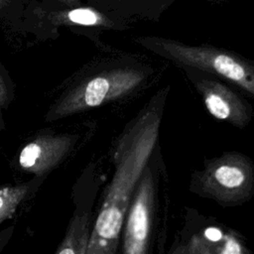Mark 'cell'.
I'll return each instance as SVG.
<instances>
[{
	"instance_id": "3957f363",
	"label": "cell",
	"mask_w": 254,
	"mask_h": 254,
	"mask_svg": "<svg viewBox=\"0 0 254 254\" xmlns=\"http://www.w3.org/2000/svg\"><path fill=\"white\" fill-rule=\"evenodd\" d=\"M145 77V72L132 67L96 73L63 95L51 108L47 120H58L117 99L133 91Z\"/></svg>"
},
{
	"instance_id": "52a82bcc",
	"label": "cell",
	"mask_w": 254,
	"mask_h": 254,
	"mask_svg": "<svg viewBox=\"0 0 254 254\" xmlns=\"http://www.w3.org/2000/svg\"><path fill=\"white\" fill-rule=\"evenodd\" d=\"M74 137L67 134L40 135L26 144L19 154V166L26 172L44 175L69 152Z\"/></svg>"
},
{
	"instance_id": "30bf717a",
	"label": "cell",
	"mask_w": 254,
	"mask_h": 254,
	"mask_svg": "<svg viewBox=\"0 0 254 254\" xmlns=\"http://www.w3.org/2000/svg\"><path fill=\"white\" fill-rule=\"evenodd\" d=\"M67 17L69 21L85 25V26H91V25H98L103 23V19L97 12L91 10V9H85V8H78L74 9L68 12Z\"/></svg>"
},
{
	"instance_id": "5bb4252c",
	"label": "cell",
	"mask_w": 254,
	"mask_h": 254,
	"mask_svg": "<svg viewBox=\"0 0 254 254\" xmlns=\"http://www.w3.org/2000/svg\"><path fill=\"white\" fill-rule=\"evenodd\" d=\"M9 2H10V0H0V10L2 8H4L5 6H7Z\"/></svg>"
},
{
	"instance_id": "7a4b0ae2",
	"label": "cell",
	"mask_w": 254,
	"mask_h": 254,
	"mask_svg": "<svg viewBox=\"0 0 254 254\" xmlns=\"http://www.w3.org/2000/svg\"><path fill=\"white\" fill-rule=\"evenodd\" d=\"M149 50L173 62L219 75L254 96V63L211 46H189L162 38H139Z\"/></svg>"
},
{
	"instance_id": "ba28073f",
	"label": "cell",
	"mask_w": 254,
	"mask_h": 254,
	"mask_svg": "<svg viewBox=\"0 0 254 254\" xmlns=\"http://www.w3.org/2000/svg\"><path fill=\"white\" fill-rule=\"evenodd\" d=\"M89 214H76L70 220L66 234L56 250L57 254H84L89 241Z\"/></svg>"
},
{
	"instance_id": "277c9868",
	"label": "cell",
	"mask_w": 254,
	"mask_h": 254,
	"mask_svg": "<svg viewBox=\"0 0 254 254\" xmlns=\"http://www.w3.org/2000/svg\"><path fill=\"white\" fill-rule=\"evenodd\" d=\"M196 190L223 203H240L254 193V166L236 152L224 153L209 161L196 175Z\"/></svg>"
},
{
	"instance_id": "9c48e42d",
	"label": "cell",
	"mask_w": 254,
	"mask_h": 254,
	"mask_svg": "<svg viewBox=\"0 0 254 254\" xmlns=\"http://www.w3.org/2000/svg\"><path fill=\"white\" fill-rule=\"evenodd\" d=\"M28 191V185L4 186L0 188V224L15 213Z\"/></svg>"
},
{
	"instance_id": "7c38bea8",
	"label": "cell",
	"mask_w": 254,
	"mask_h": 254,
	"mask_svg": "<svg viewBox=\"0 0 254 254\" xmlns=\"http://www.w3.org/2000/svg\"><path fill=\"white\" fill-rule=\"evenodd\" d=\"M11 229H12V228H10L9 230L6 229V230H4L3 232L0 233V251H1V249L3 248V246L5 245V243L9 240V234H8V233L12 231Z\"/></svg>"
},
{
	"instance_id": "8fae6325",
	"label": "cell",
	"mask_w": 254,
	"mask_h": 254,
	"mask_svg": "<svg viewBox=\"0 0 254 254\" xmlns=\"http://www.w3.org/2000/svg\"><path fill=\"white\" fill-rule=\"evenodd\" d=\"M14 95L13 86L7 73L2 69L0 65V131L4 127L3 122V111L7 108Z\"/></svg>"
},
{
	"instance_id": "8992f818",
	"label": "cell",
	"mask_w": 254,
	"mask_h": 254,
	"mask_svg": "<svg viewBox=\"0 0 254 254\" xmlns=\"http://www.w3.org/2000/svg\"><path fill=\"white\" fill-rule=\"evenodd\" d=\"M195 86L207 111L216 119L227 121L239 128L245 127L251 120V106L223 83L201 79Z\"/></svg>"
},
{
	"instance_id": "4fadbf2b",
	"label": "cell",
	"mask_w": 254,
	"mask_h": 254,
	"mask_svg": "<svg viewBox=\"0 0 254 254\" xmlns=\"http://www.w3.org/2000/svg\"><path fill=\"white\" fill-rule=\"evenodd\" d=\"M60 1L64 3V4H66V5H69V6L78 4V0H60Z\"/></svg>"
},
{
	"instance_id": "5b68a950",
	"label": "cell",
	"mask_w": 254,
	"mask_h": 254,
	"mask_svg": "<svg viewBox=\"0 0 254 254\" xmlns=\"http://www.w3.org/2000/svg\"><path fill=\"white\" fill-rule=\"evenodd\" d=\"M154 193L153 176L146 166L126 213L127 220L123 235V252L126 254H144L147 251Z\"/></svg>"
},
{
	"instance_id": "6da1fadb",
	"label": "cell",
	"mask_w": 254,
	"mask_h": 254,
	"mask_svg": "<svg viewBox=\"0 0 254 254\" xmlns=\"http://www.w3.org/2000/svg\"><path fill=\"white\" fill-rule=\"evenodd\" d=\"M160 120L157 112H145L120 138L115 173L90 233L87 254L115 253L132 194L155 147Z\"/></svg>"
}]
</instances>
